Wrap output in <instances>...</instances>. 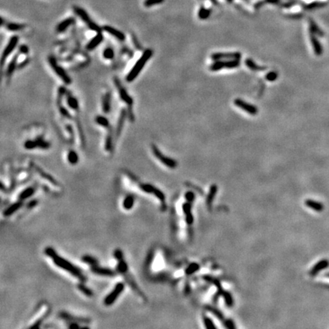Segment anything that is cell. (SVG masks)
<instances>
[{"instance_id":"1","label":"cell","mask_w":329,"mask_h":329,"mask_svg":"<svg viewBox=\"0 0 329 329\" xmlns=\"http://www.w3.org/2000/svg\"><path fill=\"white\" fill-rule=\"evenodd\" d=\"M152 55H153V50H151V49H147V50H146L143 53L140 58L135 63L133 67L130 69V71L129 72L127 76V82H131L135 80V79L137 77L138 75L139 74V72L143 70L144 66L146 64L148 60L152 57Z\"/></svg>"},{"instance_id":"2","label":"cell","mask_w":329,"mask_h":329,"mask_svg":"<svg viewBox=\"0 0 329 329\" xmlns=\"http://www.w3.org/2000/svg\"><path fill=\"white\" fill-rule=\"evenodd\" d=\"M52 259H53V263H54L57 267L61 268V269L70 273L71 274L73 275L74 276H76V277H77L78 279H79L80 280L85 281V280H86V277L82 274V271H81L78 267L75 266L74 264L70 263L69 260H66V259L60 257V256H59L58 255H55Z\"/></svg>"},{"instance_id":"3","label":"cell","mask_w":329,"mask_h":329,"mask_svg":"<svg viewBox=\"0 0 329 329\" xmlns=\"http://www.w3.org/2000/svg\"><path fill=\"white\" fill-rule=\"evenodd\" d=\"M240 66V60L234 59L229 60H217L214 61L210 66V70L217 72L222 69H236Z\"/></svg>"},{"instance_id":"4","label":"cell","mask_w":329,"mask_h":329,"mask_svg":"<svg viewBox=\"0 0 329 329\" xmlns=\"http://www.w3.org/2000/svg\"><path fill=\"white\" fill-rule=\"evenodd\" d=\"M73 10H74L75 13H76L79 18L82 19L85 23L87 24V25H88L90 29H92V31H96L97 33L101 32V29H102V28H100L96 23H95L93 21L91 20V18H90L89 15L87 13L86 11H85L83 9L79 7V6H73Z\"/></svg>"},{"instance_id":"5","label":"cell","mask_w":329,"mask_h":329,"mask_svg":"<svg viewBox=\"0 0 329 329\" xmlns=\"http://www.w3.org/2000/svg\"><path fill=\"white\" fill-rule=\"evenodd\" d=\"M151 149H152V153L155 155V158L158 160H159L165 166H167L169 168H175L176 167H177V162L173 159L169 158V157L163 155V152L160 151V149H159L155 144H152V145H151Z\"/></svg>"},{"instance_id":"6","label":"cell","mask_w":329,"mask_h":329,"mask_svg":"<svg viewBox=\"0 0 329 329\" xmlns=\"http://www.w3.org/2000/svg\"><path fill=\"white\" fill-rule=\"evenodd\" d=\"M48 62H49V63H50L51 68L53 69V70L54 71V72L57 74V76H59V77L62 79V81H63L65 84H66V85H69V84H71V82H72V79H71V78L68 76V74L66 73V71H65L64 69L61 67V66H60L58 64H57V62L54 57H52V56L49 57Z\"/></svg>"},{"instance_id":"7","label":"cell","mask_w":329,"mask_h":329,"mask_svg":"<svg viewBox=\"0 0 329 329\" xmlns=\"http://www.w3.org/2000/svg\"><path fill=\"white\" fill-rule=\"evenodd\" d=\"M124 284L122 282L118 283V284H116V286L114 287V290L111 291V293H109L107 296L105 297L104 300V303L105 306H111L114 302L117 300V299L118 298L119 296L120 295L122 292L124 290Z\"/></svg>"},{"instance_id":"8","label":"cell","mask_w":329,"mask_h":329,"mask_svg":"<svg viewBox=\"0 0 329 329\" xmlns=\"http://www.w3.org/2000/svg\"><path fill=\"white\" fill-rule=\"evenodd\" d=\"M19 41V38L18 36L14 35L10 38V40L8 42V44L6 45V47H5L4 50L2 52V54L1 57V63H2V66H4V63L6 62V60L8 58L9 55L11 54L12 51L15 49L17 44H18Z\"/></svg>"},{"instance_id":"9","label":"cell","mask_w":329,"mask_h":329,"mask_svg":"<svg viewBox=\"0 0 329 329\" xmlns=\"http://www.w3.org/2000/svg\"><path fill=\"white\" fill-rule=\"evenodd\" d=\"M234 104L236 107L239 108L240 109L245 111L246 113L251 114V115H256L258 113V109L256 106L241 99V98H236L234 101Z\"/></svg>"},{"instance_id":"10","label":"cell","mask_w":329,"mask_h":329,"mask_svg":"<svg viewBox=\"0 0 329 329\" xmlns=\"http://www.w3.org/2000/svg\"><path fill=\"white\" fill-rule=\"evenodd\" d=\"M114 85H115L116 88H117V90H118L119 95H120V99H121L123 102L126 103L128 106H131L132 104H133V98H132L130 96V95H129L127 92L126 89L122 86L121 84H120V80H119L117 77H115L114 79Z\"/></svg>"},{"instance_id":"11","label":"cell","mask_w":329,"mask_h":329,"mask_svg":"<svg viewBox=\"0 0 329 329\" xmlns=\"http://www.w3.org/2000/svg\"><path fill=\"white\" fill-rule=\"evenodd\" d=\"M241 57V54L239 52H226V53H214L211 55V59L213 61L217 60H229L238 59L240 60Z\"/></svg>"},{"instance_id":"12","label":"cell","mask_w":329,"mask_h":329,"mask_svg":"<svg viewBox=\"0 0 329 329\" xmlns=\"http://www.w3.org/2000/svg\"><path fill=\"white\" fill-rule=\"evenodd\" d=\"M91 271L94 274L100 276H115V272L113 270L109 269L107 268H101L98 266H93L91 267Z\"/></svg>"},{"instance_id":"13","label":"cell","mask_w":329,"mask_h":329,"mask_svg":"<svg viewBox=\"0 0 329 329\" xmlns=\"http://www.w3.org/2000/svg\"><path fill=\"white\" fill-rule=\"evenodd\" d=\"M102 29L103 31L108 33L111 35L114 36V37L117 38L119 41H123L125 40V34H123V32L120 31L119 30L116 29V28H113V27L110 26V25H104V26H103Z\"/></svg>"},{"instance_id":"14","label":"cell","mask_w":329,"mask_h":329,"mask_svg":"<svg viewBox=\"0 0 329 329\" xmlns=\"http://www.w3.org/2000/svg\"><path fill=\"white\" fill-rule=\"evenodd\" d=\"M103 40H104V36L101 34V32L97 33L96 35L94 37L91 41L87 44L86 49L88 50H95L97 47H98V46L101 44V43L102 42Z\"/></svg>"},{"instance_id":"15","label":"cell","mask_w":329,"mask_h":329,"mask_svg":"<svg viewBox=\"0 0 329 329\" xmlns=\"http://www.w3.org/2000/svg\"><path fill=\"white\" fill-rule=\"evenodd\" d=\"M127 113L126 109H124V108L122 109L121 111H120V117H119V119H118V122H117V128H116L115 133H116V136H117V137H118V136L120 135V133H121L122 130H123V124H124L125 119H126V117H127Z\"/></svg>"},{"instance_id":"16","label":"cell","mask_w":329,"mask_h":329,"mask_svg":"<svg viewBox=\"0 0 329 329\" xmlns=\"http://www.w3.org/2000/svg\"><path fill=\"white\" fill-rule=\"evenodd\" d=\"M75 22V19L70 17V18H68L64 19L63 21H62L61 22L58 24V25L57 26V32L62 33L64 32L67 28H69L71 25H72Z\"/></svg>"},{"instance_id":"17","label":"cell","mask_w":329,"mask_h":329,"mask_svg":"<svg viewBox=\"0 0 329 329\" xmlns=\"http://www.w3.org/2000/svg\"><path fill=\"white\" fill-rule=\"evenodd\" d=\"M310 40L311 45H312L313 50H314L315 53L317 56H320L322 53V45L319 43V40L315 37V34H312L310 32Z\"/></svg>"},{"instance_id":"18","label":"cell","mask_w":329,"mask_h":329,"mask_svg":"<svg viewBox=\"0 0 329 329\" xmlns=\"http://www.w3.org/2000/svg\"><path fill=\"white\" fill-rule=\"evenodd\" d=\"M245 65L249 69L254 71V72H260V71H264L267 69L266 66H261L257 65L252 59H247L245 60Z\"/></svg>"},{"instance_id":"19","label":"cell","mask_w":329,"mask_h":329,"mask_svg":"<svg viewBox=\"0 0 329 329\" xmlns=\"http://www.w3.org/2000/svg\"><path fill=\"white\" fill-rule=\"evenodd\" d=\"M22 205H23V203H22V201L13 203V204H12L11 206H9L7 209L5 210V211L3 212V215H4L5 217H9V216L12 215L14 213L16 212L17 210H18L22 207Z\"/></svg>"},{"instance_id":"20","label":"cell","mask_w":329,"mask_h":329,"mask_svg":"<svg viewBox=\"0 0 329 329\" xmlns=\"http://www.w3.org/2000/svg\"><path fill=\"white\" fill-rule=\"evenodd\" d=\"M111 93L106 92L102 98V111L105 114L111 111Z\"/></svg>"},{"instance_id":"21","label":"cell","mask_w":329,"mask_h":329,"mask_svg":"<svg viewBox=\"0 0 329 329\" xmlns=\"http://www.w3.org/2000/svg\"><path fill=\"white\" fill-rule=\"evenodd\" d=\"M328 265H329V262L328 260H320L319 263H317L314 267H313V268L310 271V275H311V276H314V275H315L317 273H319V271H321L322 270L326 268Z\"/></svg>"},{"instance_id":"22","label":"cell","mask_w":329,"mask_h":329,"mask_svg":"<svg viewBox=\"0 0 329 329\" xmlns=\"http://www.w3.org/2000/svg\"><path fill=\"white\" fill-rule=\"evenodd\" d=\"M66 102H67L68 106H69L71 109L74 110V111H78V110H79V101H78L77 98H75L74 96H72V95H68L67 98H66Z\"/></svg>"},{"instance_id":"23","label":"cell","mask_w":329,"mask_h":329,"mask_svg":"<svg viewBox=\"0 0 329 329\" xmlns=\"http://www.w3.org/2000/svg\"><path fill=\"white\" fill-rule=\"evenodd\" d=\"M34 191H35V190H34V187H28V188L24 190L20 194V195H19V200H20V201H23V200L28 199V198H29L30 197H31L34 194Z\"/></svg>"},{"instance_id":"24","label":"cell","mask_w":329,"mask_h":329,"mask_svg":"<svg viewBox=\"0 0 329 329\" xmlns=\"http://www.w3.org/2000/svg\"><path fill=\"white\" fill-rule=\"evenodd\" d=\"M306 205L307 206H309V208H311V209L314 210L315 211H318V212L322 211V210H323V206H322L320 203L311 201V200H307V201H306Z\"/></svg>"},{"instance_id":"25","label":"cell","mask_w":329,"mask_h":329,"mask_svg":"<svg viewBox=\"0 0 329 329\" xmlns=\"http://www.w3.org/2000/svg\"><path fill=\"white\" fill-rule=\"evenodd\" d=\"M95 122H96L97 124H98L99 126L103 127L108 128L110 127L109 120L107 117H104V116L98 115L95 117Z\"/></svg>"},{"instance_id":"26","label":"cell","mask_w":329,"mask_h":329,"mask_svg":"<svg viewBox=\"0 0 329 329\" xmlns=\"http://www.w3.org/2000/svg\"><path fill=\"white\" fill-rule=\"evenodd\" d=\"M133 205H134V198L132 195L127 196L123 202V208L127 210H131L133 208Z\"/></svg>"},{"instance_id":"27","label":"cell","mask_w":329,"mask_h":329,"mask_svg":"<svg viewBox=\"0 0 329 329\" xmlns=\"http://www.w3.org/2000/svg\"><path fill=\"white\" fill-rule=\"evenodd\" d=\"M17 67V56H15L13 59L12 60V61L9 63V66H8L7 70H6V76H11L13 74L14 71L16 69Z\"/></svg>"},{"instance_id":"28","label":"cell","mask_w":329,"mask_h":329,"mask_svg":"<svg viewBox=\"0 0 329 329\" xmlns=\"http://www.w3.org/2000/svg\"><path fill=\"white\" fill-rule=\"evenodd\" d=\"M117 270L120 274H126L128 271V265L127 262L123 259L118 260V264L117 265Z\"/></svg>"},{"instance_id":"29","label":"cell","mask_w":329,"mask_h":329,"mask_svg":"<svg viewBox=\"0 0 329 329\" xmlns=\"http://www.w3.org/2000/svg\"><path fill=\"white\" fill-rule=\"evenodd\" d=\"M183 209H184V213H186V220L188 224H191L193 222V217H192L191 212H190V205L189 203H184V206H183Z\"/></svg>"},{"instance_id":"30","label":"cell","mask_w":329,"mask_h":329,"mask_svg":"<svg viewBox=\"0 0 329 329\" xmlns=\"http://www.w3.org/2000/svg\"><path fill=\"white\" fill-rule=\"evenodd\" d=\"M67 159L70 164L76 165L77 164L78 162H79V155L76 153V151L71 150L69 151V153H68Z\"/></svg>"},{"instance_id":"31","label":"cell","mask_w":329,"mask_h":329,"mask_svg":"<svg viewBox=\"0 0 329 329\" xmlns=\"http://www.w3.org/2000/svg\"><path fill=\"white\" fill-rule=\"evenodd\" d=\"M211 15V10L210 9H206L204 7H201L200 9L199 12H198V17L201 20H205V19H207L210 17V15Z\"/></svg>"},{"instance_id":"32","label":"cell","mask_w":329,"mask_h":329,"mask_svg":"<svg viewBox=\"0 0 329 329\" xmlns=\"http://www.w3.org/2000/svg\"><path fill=\"white\" fill-rule=\"evenodd\" d=\"M82 260L84 263L90 265L91 267L98 265V260H96V258H95V257H92V256L90 255H84L83 257H82Z\"/></svg>"},{"instance_id":"33","label":"cell","mask_w":329,"mask_h":329,"mask_svg":"<svg viewBox=\"0 0 329 329\" xmlns=\"http://www.w3.org/2000/svg\"><path fill=\"white\" fill-rule=\"evenodd\" d=\"M6 28L10 31H18L23 29V28H25V25H22V24L18 23H8L7 25H6Z\"/></svg>"},{"instance_id":"34","label":"cell","mask_w":329,"mask_h":329,"mask_svg":"<svg viewBox=\"0 0 329 329\" xmlns=\"http://www.w3.org/2000/svg\"><path fill=\"white\" fill-rule=\"evenodd\" d=\"M309 27H310V32L312 33V34H317V35H322L323 34L320 28L317 26V25L315 23L314 21H312L311 19H309Z\"/></svg>"},{"instance_id":"35","label":"cell","mask_w":329,"mask_h":329,"mask_svg":"<svg viewBox=\"0 0 329 329\" xmlns=\"http://www.w3.org/2000/svg\"><path fill=\"white\" fill-rule=\"evenodd\" d=\"M36 141L37 143V148L42 149H48L50 147V143L47 142L46 140H44L42 137L39 136V137L37 138Z\"/></svg>"},{"instance_id":"36","label":"cell","mask_w":329,"mask_h":329,"mask_svg":"<svg viewBox=\"0 0 329 329\" xmlns=\"http://www.w3.org/2000/svg\"><path fill=\"white\" fill-rule=\"evenodd\" d=\"M36 170L38 171V173H39L40 174H41V176H42V178H44L47 179V181H49L50 182H51L53 184H55V185H57V182L53 178H52V176H50V174H47V173H45L44 171H43L42 170L40 169L38 167H36Z\"/></svg>"},{"instance_id":"37","label":"cell","mask_w":329,"mask_h":329,"mask_svg":"<svg viewBox=\"0 0 329 329\" xmlns=\"http://www.w3.org/2000/svg\"><path fill=\"white\" fill-rule=\"evenodd\" d=\"M280 0H261V1L257 2L255 5V9H260L264 4H278Z\"/></svg>"},{"instance_id":"38","label":"cell","mask_w":329,"mask_h":329,"mask_svg":"<svg viewBox=\"0 0 329 329\" xmlns=\"http://www.w3.org/2000/svg\"><path fill=\"white\" fill-rule=\"evenodd\" d=\"M77 287H78V289H79V290L84 294V295L87 296H89V297L93 296V292H92L89 288H88L86 286L83 285L82 284H78Z\"/></svg>"},{"instance_id":"39","label":"cell","mask_w":329,"mask_h":329,"mask_svg":"<svg viewBox=\"0 0 329 329\" xmlns=\"http://www.w3.org/2000/svg\"><path fill=\"white\" fill-rule=\"evenodd\" d=\"M103 57L106 60H112L114 57V51L111 47H107L103 52Z\"/></svg>"},{"instance_id":"40","label":"cell","mask_w":329,"mask_h":329,"mask_svg":"<svg viewBox=\"0 0 329 329\" xmlns=\"http://www.w3.org/2000/svg\"><path fill=\"white\" fill-rule=\"evenodd\" d=\"M24 147L26 149H28V150H31V149H34L37 148V143L36 139L25 141V143H24Z\"/></svg>"},{"instance_id":"41","label":"cell","mask_w":329,"mask_h":329,"mask_svg":"<svg viewBox=\"0 0 329 329\" xmlns=\"http://www.w3.org/2000/svg\"><path fill=\"white\" fill-rule=\"evenodd\" d=\"M165 0H145L143 2L144 6L146 8H150L155 5H159L164 2Z\"/></svg>"},{"instance_id":"42","label":"cell","mask_w":329,"mask_h":329,"mask_svg":"<svg viewBox=\"0 0 329 329\" xmlns=\"http://www.w3.org/2000/svg\"><path fill=\"white\" fill-rule=\"evenodd\" d=\"M277 78L278 72H276V71H271V72H269L265 76L266 80L269 81V82H274V81L276 80Z\"/></svg>"},{"instance_id":"43","label":"cell","mask_w":329,"mask_h":329,"mask_svg":"<svg viewBox=\"0 0 329 329\" xmlns=\"http://www.w3.org/2000/svg\"><path fill=\"white\" fill-rule=\"evenodd\" d=\"M105 149L107 151H111L112 149V137H111V132H108L105 141Z\"/></svg>"},{"instance_id":"44","label":"cell","mask_w":329,"mask_h":329,"mask_svg":"<svg viewBox=\"0 0 329 329\" xmlns=\"http://www.w3.org/2000/svg\"><path fill=\"white\" fill-rule=\"evenodd\" d=\"M59 110H60V114H62V115L63 116V117H66V118L68 119H72V116H71V114H69V111H67L66 108H65L64 107H63L62 105H59Z\"/></svg>"},{"instance_id":"45","label":"cell","mask_w":329,"mask_h":329,"mask_svg":"<svg viewBox=\"0 0 329 329\" xmlns=\"http://www.w3.org/2000/svg\"><path fill=\"white\" fill-rule=\"evenodd\" d=\"M217 186H216V185H213L212 187H211L210 191L209 196H208V198H207L208 203H210L211 202H212L213 198H214V195H215L216 192H217Z\"/></svg>"},{"instance_id":"46","label":"cell","mask_w":329,"mask_h":329,"mask_svg":"<svg viewBox=\"0 0 329 329\" xmlns=\"http://www.w3.org/2000/svg\"><path fill=\"white\" fill-rule=\"evenodd\" d=\"M66 89L65 87H60V88H59L58 90V98H57V103H58V104H60V101H61L62 98H63V97L64 96V95L66 94Z\"/></svg>"},{"instance_id":"47","label":"cell","mask_w":329,"mask_h":329,"mask_svg":"<svg viewBox=\"0 0 329 329\" xmlns=\"http://www.w3.org/2000/svg\"><path fill=\"white\" fill-rule=\"evenodd\" d=\"M322 6H324L323 3L317 2H312V3H310V4L305 6L304 9H316V8L322 7Z\"/></svg>"},{"instance_id":"48","label":"cell","mask_w":329,"mask_h":329,"mask_svg":"<svg viewBox=\"0 0 329 329\" xmlns=\"http://www.w3.org/2000/svg\"><path fill=\"white\" fill-rule=\"evenodd\" d=\"M44 252H45V254L47 255L48 257H51V258H53V257H54L55 255H57V252H55V250L53 249H52V248L50 247H47L45 249V251H44Z\"/></svg>"},{"instance_id":"49","label":"cell","mask_w":329,"mask_h":329,"mask_svg":"<svg viewBox=\"0 0 329 329\" xmlns=\"http://www.w3.org/2000/svg\"><path fill=\"white\" fill-rule=\"evenodd\" d=\"M199 269V266L197 264H192L190 267H188V268L187 269V274H190L192 273L196 272Z\"/></svg>"},{"instance_id":"50","label":"cell","mask_w":329,"mask_h":329,"mask_svg":"<svg viewBox=\"0 0 329 329\" xmlns=\"http://www.w3.org/2000/svg\"><path fill=\"white\" fill-rule=\"evenodd\" d=\"M114 256L117 260H120L122 259H123V252L120 249H116L114 252Z\"/></svg>"},{"instance_id":"51","label":"cell","mask_w":329,"mask_h":329,"mask_svg":"<svg viewBox=\"0 0 329 329\" xmlns=\"http://www.w3.org/2000/svg\"><path fill=\"white\" fill-rule=\"evenodd\" d=\"M204 324H205V325H206V328H215L214 325L213 324L212 321H211L210 319H209L208 318H206V317L204 318Z\"/></svg>"},{"instance_id":"52","label":"cell","mask_w":329,"mask_h":329,"mask_svg":"<svg viewBox=\"0 0 329 329\" xmlns=\"http://www.w3.org/2000/svg\"><path fill=\"white\" fill-rule=\"evenodd\" d=\"M19 51H20V53H23V54H27L29 52V49H28V46L22 45L19 47Z\"/></svg>"},{"instance_id":"53","label":"cell","mask_w":329,"mask_h":329,"mask_svg":"<svg viewBox=\"0 0 329 329\" xmlns=\"http://www.w3.org/2000/svg\"><path fill=\"white\" fill-rule=\"evenodd\" d=\"M296 3V1H290L289 2H286L284 3V5H283V7L284 8H290L292 7V6H293Z\"/></svg>"},{"instance_id":"54","label":"cell","mask_w":329,"mask_h":329,"mask_svg":"<svg viewBox=\"0 0 329 329\" xmlns=\"http://www.w3.org/2000/svg\"><path fill=\"white\" fill-rule=\"evenodd\" d=\"M69 328L72 329V328H80V326H79V325L78 323H76V322H71L70 324L69 325Z\"/></svg>"},{"instance_id":"55","label":"cell","mask_w":329,"mask_h":329,"mask_svg":"<svg viewBox=\"0 0 329 329\" xmlns=\"http://www.w3.org/2000/svg\"><path fill=\"white\" fill-rule=\"evenodd\" d=\"M37 204V201H35V200H34V201H32L29 202V203H28V208L34 207V206H35Z\"/></svg>"},{"instance_id":"56","label":"cell","mask_w":329,"mask_h":329,"mask_svg":"<svg viewBox=\"0 0 329 329\" xmlns=\"http://www.w3.org/2000/svg\"><path fill=\"white\" fill-rule=\"evenodd\" d=\"M186 198H187V200L188 201H192V200L194 199V194L191 193V192H188V193L186 194Z\"/></svg>"},{"instance_id":"57","label":"cell","mask_w":329,"mask_h":329,"mask_svg":"<svg viewBox=\"0 0 329 329\" xmlns=\"http://www.w3.org/2000/svg\"><path fill=\"white\" fill-rule=\"evenodd\" d=\"M132 39H133V42H135V46H136L137 48H139V44H138V41H137V40H136V37H135L134 35H133L132 36Z\"/></svg>"},{"instance_id":"58","label":"cell","mask_w":329,"mask_h":329,"mask_svg":"<svg viewBox=\"0 0 329 329\" xmlns=\"http://www.w3.org/2000/svg\"><path fill=\"white\" fill-rule=\"evenodd\" d=\"M227 1H228L229 2H233V0H227Z\"/></svg>"}]
</instances>
